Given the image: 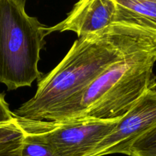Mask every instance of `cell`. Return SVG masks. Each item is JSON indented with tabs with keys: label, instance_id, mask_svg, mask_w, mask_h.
Returning a JSON list of instances; mask_svg holds the SVG:
<instances>
[{
	"label": "cell",
	"instance_id": "obj_7",
	"mask_svg": "<svg viewBox=\"0 0 156 156\" xmlns=\"http://www.w3.org/2000/svg\"><path fill=\"white\" fill-rule=\"evenodd\" d=\"M114 23L141 30L156 44V0H115Z\"/></svg>",
	"mask_w": 156,
	"mask_h": 156
},
{
	"label": "cell",
	"instance_id": "obj_9",
	"mask_svg": "<svg viewBox=\"0 0 156 156\" xmlns=\"http://www.w3.org/2000/svg\"><path fill=\"white\" fill-rule=\"evenodd\" d=\"M128 156H156V126L134 142Z\"/></svg>",
	"mask_w": 156,
	"mask_h": 156
},
{
	"label": "cell",
	"instance_id": "obj_2",
	"mask_svg": "<svg viewBox=\"0 0 156 156\" xmlns=\"http://www.w3.org/2000/svg\"><path fill=\"white\" fill-rule=\"evenodd\" d=\"M156 49L126 55L108 67L87 88L73 119L122 118L144 93L156 84L153 67Z\"/></svg>",
	"mask_w": 156,
	"mask_h": 156
},
{
	"label": "cell",
	"instance_id": "obj_3",
	"mask_svg": "<svg viewBox=\"0 0 156 156\" xmlns=\"http://www.w3.org/2000/svg\"><path fill=\"white\" fill-rule=\"evenodd\" d=\"M24 0H0V83L13 91L30 87L38 69L46 27L27 14Z\"/></svg>",
	"mask_w": 156,
	"mask_h": 156
},
{
	"label": "cell",
	"instance_id": "obj_5",
	"mask_svg": "<svg viewBox=\"0 0 156 156\" xmlns=\"http://www.w3.org/2000/svg\"><path fill=\"white\" fill-rule=\"evenodd\" d=\"M156 126V84L148 88L119 119L113 130L96 146L90 156L111 154L129 155L134 142Z\"/></svg>",
	"mask_w": 156,
	"mask_h": 156
},
{
	"label": "cell",
	"instance_id": "obj_6",
	"mask_svg": "<svg viewBox=\"0 0 156 156\" xmlns=\"http://www.w3.org/2000/svg\"><path fill=\"white\" fill-rule=\"evenodd\" d=\"M115 0H83L76 2L67 18L52 27H46L47 35L54 32L73 31L78 38L93 34L114 23Z\"/></svg>",
	"mask_w": 156,
	"mask_h": 156
},
{
	"label": "cell",
	"instance_id": "obj_8",
	"mask_svg": "<svg viewBox=\"0 0 156 156\" xmlns=\"http://www.w3.org/2000/svg\"><path fill=\"white\" fill-rule=\"evenodd\" d=\"M24 132L14 118L0 123V156H21Z\"/></svg>",
	"mask_w": 156,
	"mask_h": 156
},
{
	"label": "cell",
	"instance_id": "obj_10",
	"mask_svg": "<svg viewBox=\"0 0 156 156\" xmlns=\"http://www.w3.org/2000/svg\"><path fill=\"white\" fill-rule=\"evenodd\" d=\"M22 130L24 132V140L21 156H58L36 136L24 129Z\"/></svg>",
	"mask_w": 156,
	"mask_h": 156
},
{
	"label": "cell",
	"instance_id": "obj_4",
	"mask_svg": "<svg viewBox=\"0 0 156 156\" xmlns=\"http://www.w3.org/2000/svg\"><path fill=\"white\" fill-rule=\"evenodd\" d=\"M14 118L21 129L36 136L58 156H90L119 120L70 119L46 121Z\"/></svg>",
	"mask_w": 156,
	"mask_h": 156
},
{
	"label": "cell",
	"instance_id": "obj_12",
	"mask_svg": "<svg viewBox=\"0 0 156 156\" xmlns=\"http://www.w3.org/2000/svg\"><path fill=\"white\" fill-rule=\"evenodd\" d=\"M155 80H156V76H155Z\"/></svg>",
	"mask_w": 156,
	"mask_h": 156
},
{
	"label": "cell",
	"instance_id": "obj_1",
	"mask_svg": "<svg viewBox=\"0 0 156 156\" xmlns=\"http://www.w3.org/2000/svg\"><path fill=\"white\" fill-rule=\"evenodd\" d=\"M152 48L156 44L148 35L119 24L78 38L59 64L38 80L35 95L14 111L13 117L46 121L75 118L86 90L110 66Z\"/></svg>",
	"mask_w": 156,
	"mask_h": 156
},
{
	"label": "cell",
	"instance_id": "obj_11",
	"mask_svg": "<svg viewBox=\"0 0 156 156\" xmlns=\"http://www.w3.org/2000/svg\"><path fill=\"white\" fill-rule=\"evenodd\" d=\"M14 120L12 111H10L9 105L5 100L4 94H0V123H6Z\"/></svg>",
	"mask_w": 156,
	"mask_h": 156
}]
</instances>
